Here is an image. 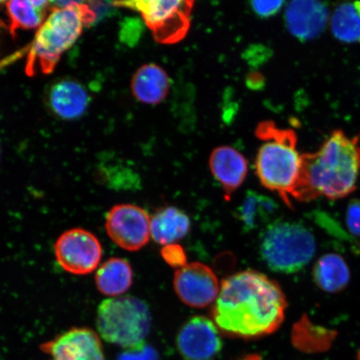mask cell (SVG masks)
Wrapping results in <instances>:
<instances>
[{"instance_id":"1","label":"cell","mask_w":360,"mask_h":360,"mask_svg":"<svg viewBox=\"0 0 360 360\" xmlns=\"http://www.w3.org/2000/svg\"><path fill=\"white\" fill-rule=\"evenodd\" d=\"M286 309L278 283L255 270H245L222 282L211 315L224 335L255 340L276 332Z\"/></svg>"},{"instance_id":"2","label":"cell","mask_w":360,"mask_h":360,"mask_svg":"<svg viewBox=\"0 0 360 360\" xmlns=\"http://www.w3.org/2000/svg\"><path fill=\"white\" fill-rule=\"evenodd\" d=\"M359 175V138L337 129L318 150L302 155L298 181L291 196L302 202L319 197L342 199L355 191Z\"/></svg>"},{"instance_id":"3","label":"cell","mask_w":360,"mask_h":360,"mask_svg":"<svg viewBox=\"0 0 360 360\" xmlns=\"http://www.w3.org/2000/svg\"><path fill=\"white\" fill-rule=\"evenodd\" d=\"M51 15L36 33L27 57L26 72L51 74L60 57L83 32L84 27L96 20L91 8L82 2H55Z\"/></svg>"},{"instance_id":"4","label":"cell","mask_w":360,"mask_h":360,"mask_svg":"<svg viewBox=\"0 0 360 360\" xmlns=\"http://www.w3.org/2000/svg\"><path fill=\"white\" fill-rule=\"evenodd\" d=\"M256 134L262 141L255 162L259 181L290 207V197L298 181L302 161V155L297 150L296 134L292 129L264 122L260 124Z\"/></svg>"},{"instance_id":"5","label":"cell","mask_w":360,"mask_h":360,"mask_svg":"<svg viewBox=\"0 0 360 360\" xmlns=\"http://www.w3.org/2000/svg\"><path fill=\"white\" fill-rule=\"evenodd\" d=\"M98 334L109 343L132 349L145 345L151 326L150 309L133 296L103 300L96 317Z\"/></svg>"},{"instance_id":"6","label":"cell","mask_w":360,"mask_h":360,"mask_svg":"<svg viewBox=\"0 0 360 360\" xmlns=\"http://www.w3.org/2000/svg\"><path fill=\"white\" fill-rule=\"evenodd\" d=\"M316 251L312 233L303 224L274 221L263 233L260 255L272 271L292 274L307 265Z\"/></svg>"},{"instance_id":"7","label":"cell","mask_w":360,"mask_h":360,"mask_svg":"<svg viewBox=\"0 0 360 360\" xmlns=\"http://www.w3.org/2000/svg\"><path fill=\"white\" fill-rule=\"evenodd\" d=\"M141 13L146 25L158 41L170 44L179 41L190 27L193 2L179 0H147L115 3Z\"/></svg>"},{"instance_id":"8","label":"cell","mask_w":360,"mask_h":360,"mask_svg":"<svg viewBox=\"0 0 360 360\" xmlns=\"http://www.w3.org/2000/svg\"><path fill=\"white\" fill-rule=\"evenodd\" d=\"M58 264L66 272L84 276L92 273L101 263L102 245L98 238L84 229H71L63 233L55 244Z\"/></svg>"},{"instance_id":"9","label":"cell","mask_w":360,"mask_h":360,"mask_svg":"<svg viewBox=\"0 0 360 360\" xmlns=\"http://www.w3.org/2000/svg\"><path fill=\"white\" fill-rule=\"evenodd\" d=\"M108 236L112 242L128 251H137L151 237V218L141 207L124 204L112 207L105 219Z\"/></svg>"},{"instance_id":"10","label":"cell","mask_w":360,"mask_h":360,"mask_svg":"<svg viewBox=\"0 0 360 360\" xmlns=\"http://www.w3.org/2000/svg\"><path fill=\"white\" fill-rule=\"evenodd\" d=\"M174 290L180 300L192 308L202 309L215 302L220 287L213 270L202 263L178 269L174 277Z\"/></svg>"},{"instance_id":"11","label":"cell","mask_w":360,"mask_h":360,"mask_svg":"<svg viewBox=\"0 0 360 360\" xmlns=\"http://www.w3.org/2000/svg\"><path fill=\"white\" fill-rule=\"evenodd\" d=\"M40 349L49 360H106L100 335L89 328H72L43 343Z\"/></svg>"},{"instance_id":"12","label":"cell","mask_w":360,"mask_h":360,"mask_svg":"<svg viewBox=\"0 0 360 360\" xmlns=\"http://www.w3.org/2000/svg\"><path fill=\"white\" fill-rule=\"evenodd\" d=\"M176 344L182 356L190 360H214L223 347L219 328L204 316L193 317L184 323Z\"/></svg>"},{"instance_id":"13","label":"cell","mask_w":360,"mask_h":360,"mask_svg":"<svg viewBox=\"0 0 360 360\" xmlns=\"http://www.w3.org/2000/svg\"><path fill=\"white\" fill-rule=\"evenodd\" d=\"M49 110L58 119L78 120L87 111L89 106V94L78 80L64 78L56 80L45 94Z\"/></svg>"},{"instance_id":"14","label":"cell","mask_w":360,"mask_h":360,"mask_svg":"<svg viewBox=\"0 0 360 360\" xmlns=\"http://www.w3.org/2000/svg\"><path fill=\"white\" fill-rule=\"evenodd\" d=\"M285 18L289 32L300 40L317 38L330 20L325 4L302 0L288 4Z\"/></svg>"},{"instance_id":"15","label":"cell","mask_w":360,"mask_h":360,"mask_svg":"<svg viewBox=\"0 0 360 360\" xmlns=\"http://www.w3.org/2000/svg\"><path fill=\"white\" fill-rule=\"evenodd\" d=\"M210 167L223 187L225 199L229 200L232 193L245 181L248 172L245 158L231 146L218 147L210 155Z\"/></svg>"},{"instance_id":"16","label":"cell","mask_w":360,"mask_h":360,"mask_svg":"<svg viewBox=\"0 0 360 360\" xmlns=\"http://www.w3.org/2000/svg\"><path fill=\"white\" fill-rule=\"evenodd\" d=\"M169 87L167 73L155 64L139 68L131 81L134 96L147 105H157L163 101L168 96Z\"/></svg>"},{"instance_id":"17","label":"cell","mask_w":360,"mask_h":360,"mask_svg":"<svg viewBox=\"0 0 360 360\" xmlns=\"http://www.w3.org/2000/svg\"><path fill=\"white\" fill-rule=\"evenodd\" d=\"M191 227L188 216L175 207H165L151 218V237L158 244L169 245L188 235Z\"/></svg>"},{"instance_id":"18","label":"cell","mask_w":360,"mask_h":360,"mask_svg":"<svg viewBox=\"0 0 360 360\" xmlns=\"http://www.w3.org/2000/svg\"><path fill=\"white\" fill-rule=\"evenodd\" d=\"M278 205L271 198L249 191L236 210V218L246 232L269 226L274 221Z\"/></svg>"},{"instance_id":"19","label":"cell","mask_w":360,"mask_h":360,"mask_svg":"<svg viewBox=\"0 0 360 360\" xmlns=\"http://www.w3.org/2000/svg\"><path fill=\"white\" fill-rule=\"evenodd\" d=\"M97 289L103 295L115 298L124 294L133 283V270L127 260L111 258L103 263L96 274Z\"/></svg>"},{"instance_id":"20","label":"cell","mask_w":360,"mask_h":360,"mask_svg":"<svg viewBox=\"0 0 360 360\" xmlns=\"http://www.w3.org/2000/svg\"><path fill=\"white\" fill-rule=\"evenodd\" d=\"M313 276L319 289L330 294L343 290L350 281L348 264L337 254L323 255L314 265Z\"/></svg>"},{"instance_id":"21","label":"cell","mask_w":360,"mask_h":360,"mask_svg":"<svg viewBox=\"0 0 360 360\" xmlns=\"http://www.w3.org/2000/svg\"><path fill=\"white\" fill-rule=\"evenodd\" d=\"M51 2L29 1V0H13L6 3L10 18L11 33L13 36L18 30H33L39 28L44 22L45 15Z\"/></svg>"},{"instance_id":"22","label":"cell","mask_w":360,"mask_h":360,"mask_svg":"<svg viewBox=\"0 0 360 360\" xmlns=\"http://www.w3.org/2000/svg\"><path fill=\"white\" fill-rule=\"evenodd\" d=\"M330 25L340 41L360 43V2L340 4L330 16Z\"/></svg>"},{"instance_id":"23","label":"cell","mask_w":360,"mask_h":360,"mask_svg":"<svg viewBox=\"0 0 360 360\" xmlns=\"http://www.w3.org/2000/svg\"><path fill=\"white\" fill-rule=\"evenodd\" d=\"M162 257L170 266L182 268L186 265V255L181 246L178 245H165L161 250Z\"/></svg>"},{"instance_id":"24","label":"cell","mask_w":360,"mask_h":360,"mask_svg":"<svg viewBox=\"0 0 360 360\" xmlns=\"http://www.w3.org/2000/svg\"><path fill=\"white\" fill-rule=\"evenodd\" d=\"M118 360H159V355L155 349L145 344L135 349H126Z\"/></svg>"},{"instance_id":"25","label":"cell","mask_w":360,"mask_h":360,"mask_svg":"<svg viewBox=\"0 0 360 360\" xmlns=\"http://www.w3.org/2000/svg\"><path fill=\"white\" fill-rule=\"evenodd\" d=\"M283 1H252V10L260 18H269L281 10Z\"/></svg>"},{"instance_id":"26","label":"cell","mask_w":360,"mask_h":360,"mask_svg":"<svg viewBox=\"0 0 360 360\" xmlns=\"http://www.w3.org/2000/svg\"><path fill=\"white\" fill-rule=\"evenodd\" d=\"M346 223L351 233L360 238V200H354L349 205Z\"/></svg>"},{"instance_id":"27","label":"cell","mask_w":360,"mask_h":360,"mask_svg":"<svg viewBox=\"0 0 360 360\" xmlns=\"http://www.w3.org/2000/svg\"><path fill=\"white\" fill-rule=\"evenodd\" d=\"M237 360H261V358L258 354H249Z\"/></svg>"},{"instance_id":"28","label":"cell","mask_w":360,"mask_h":360,"mask_svg":"<svg viewBox=\"0 0 360 360\" xmlns=\"http://www.w3.org/2000/svg\"><path fill=\"white\" fill-rule=\"evenodd\" d=\"M4 27V24L2 22V21H0V29H2Z\"/></svg>"},{"instance_id":"29","label":"cell","mask_w":360,"mask_h":360,"mask_svg":"<svg viewBox=\"0 0 360 360\" xmlns=\"http://www.w3.org/2000/svg\"><path fill=\"white\" fill-rule=\"evenodd\" d=\"M358 360H360V351H359V353L358 354Z\"/></svg>"}]
</instances>
